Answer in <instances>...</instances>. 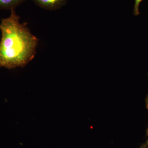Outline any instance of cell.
Masks as SVG:
<instances>
[{"label":"cell","mask_w":148,"mask_h":148,"mask_svg":"<svg viewBox=\"0 0 148 148\" xmlns=\"http://www.w3.org/2000/svg\"><path fill=\"white\" fill-rule=\"evenodd\" d=\"M139 148H148V147L145 143V144H143Z\"/></svg>","instance_id":"obj_6"},{"label":"cell","mask_w":148,"mask_h":148,"mask_svg":"<svg viewBox=\"0 0 148 148\" xmlns=\"http://www.w3.org/2000/svg\"><path fill=\"white\" fill-rule=\"evenodd\" d=\"M0 68L8 69L27 66L34 58L39 39L31 33L27 23L21 24L15 9L0 23Z\"/></svg>","instance_id":"obj_1"},{"label":"cell","mask_w":148,"mask_h":148,"mask_svg":"<svg viewBox=\"0 0 148 148\" xmlns=\"http://www.w3.org/2000/svg\"><path fill=\"white\" fill-rule=\"evenodd\" d=\"M146 145H147V147L148 148V140H147V143H146Z\"/></svg>","instance_id":"obj_7"},{"label":"cell","mask_w":148,"mask_h":148,"mask_svg":"<svg viewBox=\"0 0 148 148\" xmlns=\"http://www.w3.org/2000/svg\"><path fill=\"white\" fill-rule=\"evenodd\" d=\"M147 136H148V127L147 130Z\"/></svg>","instance_id":"obj_8"},{"label":"cell","mask_w":148,"mask_h":148,"mask_svg":"<svg viewBox=\"0 0 148 148\" xmlns=\"http://www.w3.org/2000/svg\"><path fill=\"white\" fill-rule=\"evenodd\" d=\"M27 0H0V9L11 10Z\"/></svg>","instance_id":"obj_3"},{"label":"cell","mask_w":148,"mask_h":148,"mask_svg":"<svg viewBox=\"0 0 148 148\" xmlns=\"http://www.w3.org/2000/svg\"><path fill=\"white\" fill-rule=\"evenodd\" d=\"M146 107L148 110V95L146 98Z\"/></svg>","instance_id":"obj_5"},{"label":"cell","mask_w":148,"mask_h":148,"mask_svg":"<svg viewBox=\"0 0 148 148\" xmlns=\"http://www.w3.org/2000/svg\"><path fill=\"white\" fill-rule=\"evenodd\" d=\"M37 5L49 10H55L65 5L68 0H33Z\"/></svg>","instance_id":"obj_2"},{"label":"cell","mask_w":148,"mask_h":148,"mask_svg":"<svg viewBox=\"0 0 148 148\" xmlns=\"http://www.w3.org/2000/svg\"><path fill=\"white\" fill-rule=\"evenodd\" d=\"M143 0H135V5H134V14L135 16H138L140 14L139 12V6L141 2Z\"/></svg>","instance_id":"obj_4"}]
</instances>
